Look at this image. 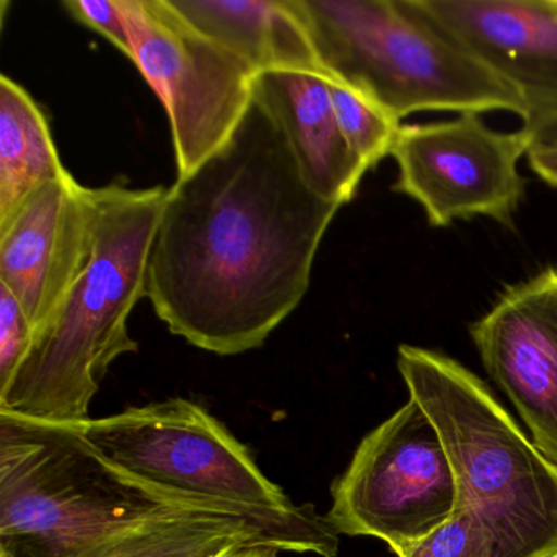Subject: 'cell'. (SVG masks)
Masks as SVG:
<instances>
[{
    "label": "cell",
    "instance_id": "7",
    "mask_svg": "<svg viewBox=\"0 0 557 557\" xmlns=\"http://www.w3.org/2000/svg\"><path fill=\"white\" fill-rule=\"evenodd\" d=\"M132 61L171 123L177 178L213 156L252 103L256 74L233 51L194 27L171 0H119Z\"/></svg>",
    "mask_w": 557,
    "mask_h": 557
},
{
    "label": "cell",
    "instance_id": "14",
    "mask_svg": "<svg viewBox=\"0 0 557 557\" xmlns=\"http://www.w3.org/2000/svg\"><path fill=\"white\" fill-rule=\"evenodd\" d=\"M211 40L252 73L301 71L325 76L299 0H171Z\"/></svg>",
    "mask_w": 557,
    "mask_h": 557
},
{
    "label": "cell",
    "instance_id": "20",
    "mask_svg": "<svg viewBox=\"0 0 557 557\" xmlns=\"http://www.w3.org/2000/svg\"><path fill=\"white\" fill-rule=\"evenodd\" d=\"M63 8L74 21L102 35L132 60V41L119 0H66Z\"/></svg>",
    "mask_w": 557,
    "mask_h": 557
},
{
    "label": "cell",
    "instance_id": "23",
    "mask_svg": "<svg viewBox=\"0 0 557 557\" xmlns=\"http://www.w3.org/2000/svg\"><path fill=\"white\" fill-rule=\"evenodd\" d=\"M280 550L275 547L262 546V544H249V546L239 547L224 557H280Z\"/></svg>",
    "mask_w": 557,
    "mask_h": 557
},
{
    "label": "cell",
    "instance_id": "4",
    "mask_svg": "<svg viewBox=\"0 0 557 557\" xmlns=\"http://www.w3.org/2000/svg\"><path fill=\"white\" fill-rule=\"evenodd\" d=\"M184 515L223 517L126 478L74 425L0 412V557H94Z\"/></svg>",
    "mask_w": 557,
    "mask_h": 557
},
{
    "label": "cell",
    "instance_id": "18",
    "mask_svg": "<svg viewBox=\"0 0 557 557\" xmlns=\"http://www.w3.org/2000/svg\"><path fill=\"white\" fill-rule=\"evenodd\" d=\"M249 544L267 546L262 534L244 520L220 518L169 557H224Z\"/></svg>",
    "mask_w": 557,
    "mask_h": 557
},
{
    "label": "cell",
    "instance_id": "5",
    "mask_svg": "<svg viewBox=\"0 0 557 557\" xmlns=\"http://www.w3.org/2000/svg\"><path fill=\"white\" fill-rule=\"evenodd\" d=\"M397 368L410 397L438 430L492 557L557 553V465L500 406L487 384L438 351L400 345Z\"/></svg>",
    "mask_w": 557,
    "mask_h": 557
},
{
    "label": "cell",
    "instance_id": "17",
    "mask_svg": "<svg viewBox=\"0 0 557 557\" xmlns=\"http://www.w3.org/2000/svg\"><path fill=\"white\" fill-rule=\"evenodd\" d=\"M394 553L397 557H492L484 530L466 508H458L442 527Z\"/></svg>",
    "mask_w": 557,
    "mask_h": 557
},
{
    "label": "cell",
    "instance_id": "10",
    "mask_svg": "<svg viewBox=\"0 0 557 557\" xmlns=\"http://www.w3.org/2000/svg\"><path fill=\"white\" fill-rule=\"evenodd\" d=\"M469 334L534 445L557 465V267L507 286Z\"/></svg>",
    "mask_w": 557,
    "mask_h": 557
},
{
    "label": "cell",
    "instance_id": "8",
    "mask_svg": "<svg viewBox=\"0 0 557 557\" xmlns=\"http://www.w3.org/2000/svg\"><path fill=\"white\" fill-rule=\"evenodd\" d=\"M459 485L432 419L410 397L368 433L332 484L329 523L338 534L373 536L397 550L458 510Z\"/></svg>",
    "mask_w": 557,
    "mask_h": 557
},
{
    "label": "cell",
    "instance_id": "16",
    "mask_svg": "<svg viewBox=\"0 0 557 557\" xmlns=\"http://www.w3.org/2000/svg\"><path fill=\"white\" fill-rule=\"evenodd\" d=\"M327 84L345 141L367 171H371L391 156L403 125L341 81L327 77Z\"/></svg>",
    "mask_w": 557,
    "mask_h": 557
},
{
    "label": "cell",
    "instance_id": "3",
    "mask_svg": "<svg viewBox=\"0 0 557 557\" xmlns=\"http://www.w3.org/2000/svg\"><path fill=\"white\" fill-rule=\"evenodd\" d=\"M116 471L171 497L252 524L280 553L338 554L337 531L270 481L244 443L207 409L175 399L74 425Z\"/></svg>",
    "mask_w": 557,
    "mask_h": 557
},
{
    "label": "cell",
    "instance_id": "1",
    "mask_svg": "<svg viewBox=\"0 0 557 557\" xmlns=\"http://www.w3.org/2000/svg\"><path fill=\"white\" fill-rule=\"evenodd\" d=\"M341 208L309 188L285 133L252 100L233 136L169 188L146 298L172 334L201 350L262 347L308 293Z\"/></svg>",
    "mask_w": 557,
    "mask_h": 557
},
{
    "label": "cell",
    "instance_id": "2",
    "mask_svg": "<svg viewBox=\"0 0 557 557\" xmlns=\"http://www.w3.org/2000/svg\"><path fill=\"white\" fill-rule=\"evenodd\" d=\"M96 190L89 262L30 348L0 387V412L37 422L79 425L110 364L136 354L128 318L146 296V272L168 188Z\"/></svg>",
    "mask_w": 557,
    "mask_h": 557
},
{
    "label": "cell",
    "instance_id": "21",
    "mask_svg": "<svg viewBox=\"0 0 557 557\" xmlns=\"http://www.w3.org/2000/svg\"><path fill=\"white\" fill-rule=\"evenodd\" d=\"M527 158L531 171L549 187L557 188V143L531 146Z\"/></svg>",
    "mask_w": 557,
    "mask_h": 557
},
{
    "label": "cell",
    "instance_id": "15",
    "mask_svg": "<svg viewBox=\"0 0 557 557\" xmlns=\"http://www.w3.org/2000/svg\"><path fill=\"white\" fill-rule=\"evenodd\" d=\"M64 174L47 116L24 87L0 77V223L32 191Z\"/></svg>",
    "mask_w": 557,
    "mask_h": 557
},
{
    "label": "cell",
    "instance_id": "22",
    "mask_svg": "<svg viewBox=\"0 0 557 557\" xmlns=\"http://www.w3.org/2000/svg\"><path fill=\"white\" fill-rule=\"evenodd\" d=\"M527 129V128H524ZM533 136V145H550L557 143V116L547 119L546 122L540 123L534 128L527 129Z\"/></svg>",
    "mask_w": 557,
    "mask_h": 557
},
{
    "label": "cell",
    "instance_id": "6",
    "mask_svg": "<svg viewBox=\"0 0 557 557\" xmlns=\"http://www.w3.org/2000/svg\"><path fill=\"white\" fill-rule=\"evenodd\" d=\"M325 77L400 122L417 112L530 116L517 87L432 24L413 0H299Z\"/></svg>",
    "mask_w": 557,
    "mask_h": 557
},
{
    "label": "cell",
    "instance_id": "25",
    "mask_svg": "<svg viewBox=\"0 0 557 557\" xmlns=\"http://www.w3.org/2000/svg\"><path fill=\"white\" fill-rule=\"evenodd\" d=\"M556 2H557V0H556Z\"/></svg>",
    "mask_w": 557,
    "mask_h": 557
},
{
    "label": "cell",
    "instance_id": "24",
    "mask_svg": "<svg viewBox=\"0 0 557 557\" xmlns=\"http://www.w3.org/2000/svg\"><path fill=\"white\" fill-rule=\"evenodd\" d=\"M549 557H557V553L550 554Z\"/></svg>",
    "mask_w": 557,
    "mask_h": 557
},
{
    "label": "cell",
    "instance_id": "11",
    "mask_svg": "<svg viewBox=\"0 0 557 557\" xmlns=\"http://www.w3.org/2000/svg\"><path fill=\"white\" fill-rule=\"evenodd\" d=\"M94 226L96 190L70 172L32 191L0 223V286L15 296L34 334L86 269Z\"/></svg>",
    "mask_w": 557,
    "mask_h": 557
},
{
    "label": "cell",
    "instance_id": "12",
    "mask_svg": "<svg viewBox=\"0 0 557 557\" xmlns=\"http://www.w3.org/2000/svg\"><path fill=\"white\" fill-rule=\"evenodd\" d=\"M416 8L520 90L534 128L557 116L556 0H413Z\"/></svg>",
    "mask_w": 557,
    "mask_h": 557
},
{
    "label": "cell",
    "instance_id": "19",
    "mask_svg": "<svg viewBox=\"0 0 557 557\" xmlns=\"http://www.w3.org/2000/svg\"><path fill=\"white\" fill-rule=\"evenodd\" d=\"M30 324L15 296L0 286V387L8 384L30 348Z\"/></svg>",
    "mask_w": 557,
    "mask_h": 557
},
{
    "label": "cell",
    "instance_id": "13",
    "mask_svg": "<svg viewBox=\"0 0 557 557\" xmlns=\"http://www.w3.org/2000/svg\"><path fill=\"white\" fill-rule=\"evenodd\" d=\"M252 96L285 133L309 188L331 203H348L368 171L342 135L327 77L270 71L253 77Z\"/></svg>",
    "mask_w": 557,
    "mask_h": 557
},
{
    "label": "cell",
    "instance_id": "9",
    "mask_svg": "<svg viewBox=\"0 0 557 557\" xmlns=\"http://www.w3.org/2000/svg\"><path fill=\"white\" fill-rule=\"evenodd\" d=\"M531 145L527 129L495 132L478 113L403 125L391 151L399 169L394 191L416 200L433 227L475 216L511 227L527 190L518 162Z\"/></svg>",
    "mask_w": 557,
    "mask_h": 557
}]
</instances>
